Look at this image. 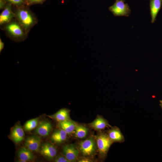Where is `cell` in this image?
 Listing matches in <instances>:
<instances>
[{
	"instance_id": "obj_1",
	"label": "cell",
	"mask_w": 162,
	"mask_h": 162,
	"mask_svg": "<svg viewBox=\"0 0 162 162\" xmlns=\"http://www.w3.org/2000/svg\"><path fill=\"white\" fill-rule=\"evenodd\" d=\"M122 0H116L115 2L109 8V10L116 16H128L131 10L127 3Z\"/></svg>"
},
{
	"instance_id": "obj_2",
	"label": "cell",
	"mask_w": 162,
	"mask_h": 162,
	"mask_svg": "<svg viewBox=\"0 0 162 162\" xmlns=\"http://www.w3.org/2000/svg\"><path fill=\"white\" fill-rule=\"evenodd\" d=\"M113 143L107 134H100L98 135L96 139V143L98 150L102 157H105Z\"/></svg>"
},
{
	"instance_id": "obj_3",
	"label": "cell",
	"mask_w": 162,
	"mask_h": 162,
	"mask_svg": "<svg viewBox=\"0 0 162 162\" xmlns=\"http://www.w3.org/2000/svg\"><path fill=\"white\" fill-rule=\"evenodd\" d=\"M79 149L84 155L91 156L93 155L96 150V145L93 138H90L80 142L79 145Z\"/></svg>"
},
{
	"instance_id": "obj_4",
	"label": "cell",
	"mask_w": 162,
	"mask_h": 162,
	"mask_svg": "<svg viewBox=\"0 0 162 162\" xmlns=\"http://www.w3.org/2000/svg\"><path fill=\"white\" fill-rule=\"evenodd\" d=\"M40 152L46 159L52 160L56 156L57 151L52 145L50 143H45L41 146Z\"/></svg>"
},
{
	"instance_id": "obj_5",
	"label": "cell",
	"mask_w": 162,
	"mask_h": 162,
	"mask_svg": "<svg viewBox=\"0 0 162 162\" xmlns=\"http://www.w3.org/2000/svg\"><path fill=\"white\" fill-rule=\"evenodd\" d=\"M62 152L64 156L70 162L76 160L78 157L79 152L72 144L67 145L63 147Z\"/></svg>"
},
{
	"instance_id": "obj_6",
	"label": "cell",
	"mask_w": 162,
	"mask_h": 162,
	"mask_svg": "<svg viewBox=\"0 0 162 162\" xmlns=\"http://www.w3.org/2000/svg\"><path fill=\"white\" fill-rule=\"evenodd\" d=\"M41 140L40 137L32 136L27 137L25 142L26 147L31 151L38 152L41 146Z\"/></svg>"
},
{
	"instance_id": "obj_7",
	"label": "cell",
	"mask_w": 162,
	"mask_h": 162,
	"mask_svg": "<svg viewBox=\"0 0 162 162\" xmlns=\"http://www.w3.org/2000/svg\"><path fill=\"white\" fill-rule=\"evenodd\" d=\"M10 137L15 142L18 143L22 141L24 137V133L21 126L16 124L12 130Z\"/></svg>"
},
{
	"instance_id": "obj_8",
	"label": "cell",
	"mask_w": 162,
	"mask_h": 162,
	"mask_svg": "<svg viewBox=\"0 0 162 162\" xmlns=\"http://www.w3.org/2000/svg\"><path fill=\"white\" fill-rule=\"evenodd\" d=\"M162 4V0H150V9L151 17V22L156 20L157 15L160 10Z\"/></svg>"
},
{
	"instance_id": "obj_9",
	"label": "cell",
	"mask_w": 162,
	"mask_h": 162,
	"mask_svg": "<svg viewBox=\"0 0 162 162\" xmlns=\"http://www.w3.org/2000/svg\"><path fill=\"white\" fill-rule=\"evenodd\" d=\"M18 16L22 23L25 27H28L33 23V18L27 10H21L18 13Z\"/></svg>"
},
{
	"instance_id": "obj_10",
	"label": "cell",
	"mask_w": 162,
	"mask_h": 162,
	"mask_svg": "<svg viewBox=\"0 0 162 162\" xmlns=\"http://www.w3.org/2000/svg\"><path fill=\"white\" fill-rule=\"evenodd\" d=\"M107 135L113 142H122L124 141V136L117 127L112 128L107 132Z\"/></svg>"
},
{
	"instance_id": "obj_11",
	"label": "cell",
	"mask_w": 162,
	"mask_h": 162,
	"mask_svg": "<svg viewBox=\"0 0 162 162\" xmlns=\"http://www.w3.org/2000/svg\"><path fill=\"white\" fill-rule=\"evenodd\" d=\"M52 128L51 123L47 121L40 122L35 130V132L39 135L45 136L49 135Z\"/></svg>"
},
{
	"instance_id": "obj_12",
	"label": "cell",
	"mask_w": 162,
	"mask_h": 162,
	"mask_svg": "<svg viewBox=\"0 0 162 162\" xmlns=\"http://www.w3.org/2000/svg\"><path fill=\"white\" fill-rule=\"evenodd\" d=\"M69 112V110L63 108L60 110L55 114L48 116L59 122H62L70 120Z\"/></svg>"
},
{
	"instance_id": "obj_13",
	"label": "cell",
	"mask_w": 162,
	"mask_h": 162,
	"mask_svg": "<svg viewBox=\"0 0 162 162\" xmlns=\"http://www.w3.org/2000/svg\"><path fill=\"white\" fill-rule=\"evenodd\" d=\"M18 156L19 162H26L34 159V156L31 151L26 147H22L19 150Z\"/></svg>"
},
{
	"instance_id": "obj_14",
	"label": "cell",
	"mask_w": 162,
	"mask_h": 162,
	"mask_svg": "<svg viewBox=\"0 0 162 162\" xmlns=\"http://www.w3.org/2000/svg\"><path fill=\"white\" fill-rule=\"evenodd\" d=\"M90 125L93 128L97 130H102L111 126L106 120L101 117L97 118Z\"/></svg>"
},
{
	"instance_id": "obj_15",
	"label": "cell",
	"mask_w": 162,
	"mask_h": 162,
	"mask_svg": "<svg viewBox=\"0 0 162 162\" xmlns=\"http://www.w3.org/2000/svg\"><path fill=\"white\" fill-rule=\"evenodd\" d=\"M76 124L74 122L68 120L59 122L58 125L61 129L64 130L68 134H70L74 130Z\"/></svg>"
},
{
	"instance_id": "obj_16",
	"label": "cell",
	"mask_w": 162,
	"mask_h": 162,
	"mask_svg": "<svg viewBox=\"0 0 162 162\" xmlns=\"http://www.w3.org/2000/svg\"><path fill=\"white\" fill-rule=\"evenodd\" d=\"M67 134L64 130L61 129L54 132L51 135V139L56 143H62L66 140Z\"/></svg>"
},
{
	"instance_id": "obj_17",
	"label": "cell",
	"mask_w": 162,
	"mask_h": 162,
	"mask_svg": "<svg viewBox=\"0 0 162 162\" xmlns=\"http://www.w3.org/2000/svg\"><path fill=\"white\" fill-rule=\"evenodd\" d=\"M7 28L9 32L15 36H21L23 34L22 28L16 23L13 22L9 24L7 26Z\"/></svg>"
},
{
	"instance_id": "obj_18",
	"label": "cell",
	"mask_w": 162,
	"mask_h": 162,
	"mask_svg": "<svg viewBox=\"0 0 162 162\" xmlns=\"http://www.w3.org/2000/svg\"><path fill=\"white\" fill-rule=\"evenodd\" d=\"M13 16L10 8L6 7L2 12L0 15V23L2 24L9 21Z\"/></svg>"
},
{
	"instance_id": "obj_19",
	"label": "cell",
	"mask_w": 162,
	"mask_h": 162,
	"mask_svg": "<svg viewBox=\"0 0 162 162\" xmlns=\"http://www.w3.org/2000/svg\"><path fill=\"white\" fill-rule=\"evenodd\" d=\"M74 130L76 137L79 138H83L87 135L88 129L83 125L76 124Z\"/></svg>"
},
{
	"instance_id": "obj_20",
	"label": "cell",
	"mask_w": 162,
	"mask_h": 162,
	"mask_svg": "<svg viewBox=\"0 0 162 162\" xmlns=\"http://www.w3.org/2000/svg\"><path fill=\"white\" fill-rule=\"evenodd\" d=\"M39 118H36L27 121L24 126V130L26 131H29L37 127L38 124Z\"/></svg>"
},
{
	"instance_id": "obj_21",
	"label": "cell",
	"mask_w": 162,
	"mask_h": 162,
	"mask_svg": "<svg viewBox=\"0 0 162 162\" xmlns=\"http://www.w3.org/2000/svg\"><path fill=\"white\" fill-rule=\"evenodd\" d=\"M56 162H70L65 157L59 156L55 160Z\"/></svg>"
},
{
	"instance_id": "obj_22",
	"label": "cell",
	"mask_w": 162,
	"mask_h": 162,
	"mask_svg": "<svg viewBox=\"0 0 162 162\" xmlns=\"http://www.w3.org/2000/svg\"><path fill=\"white\" fill-rule=\"evenodd\" d=\"M12 3L17 4L21 3L23 0H8Z\"/></svg>"
},
{
	"instance_id": "obj_23",
	"label": "cell",
	"mask_w": 162,
	"mask_h": 162,
	"mask_svg": "<svg viewBox=\"0 0 162 162\" xmlns=\"http://www.w3.org/2000/svg\"><path fill=\"white\" fill-rule=\"evenodd\" d=\"M4 43L1 40V39H0V51H2L4 47Z\"/></svg>"
},
{
	"instance_id": "obj_24",
	"label": "cell",
	"mask_w": 162,
	"mask_h": 162,
	"mask_svg": "<svg viewBox=\"0 0 162 162\" xmlns=\"http://www.w3.org/2000/svg\"><path fill=\"white\" fill-rule=\"evenodd\" d=\"M79 162H91V161L90 160H89V159H82V160H80V161H79Z\"/></svg>"
},
{
	"instance_id": "obj_25",
	"label": "cell",
	"mask_w": 162,
	"mask_h": 162,
	"mask_svg": "<svg viewBox=\"0 0 162 162\" xmlns=\"http://www.w3.org/2000/svg\"><path fill=\"white\" fill-rule=\"evenodd\" d=\"M41 0H30V1L32 2H37Z\"/></svg>"
},
{
	"instance_id": "obj_26",
	"label": "cell",
	"mask_w": 162,
	"mask_h": 162,
	"mask_svg": "<svg viewBox=\"0 0 162 162\" xmlns=\"http://www.w3.org/2000/svg\"><path fill=\"white\" fill-rule=\"evenodd\" d=\"M159 102H160V104H159V105L162 109V100H160Z\"/></svg>"
},
{
	"instance_id": "obj_27",
	"label": "cell",
	"mask_w": 162,
	"mask_h": 162,
	"mask_svg": "<svg viewBox=\"0 0 162 162\" xmlns=\"http://www.w3.org/2000/svg\"><path fill=\"white\" fill-rule=\"evenodd\" d=\"M123 0V1H124V0Z\"/></svg>"
}]
</instances>
